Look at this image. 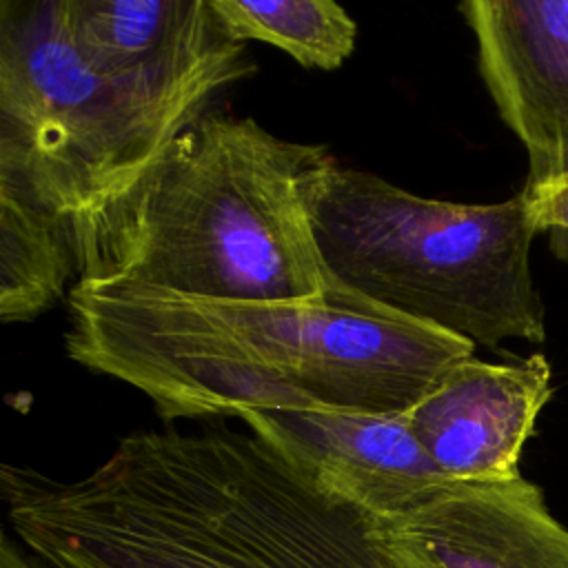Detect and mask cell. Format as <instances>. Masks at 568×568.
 Masks as SVG:
<instances>
[{"mask_svg":"<svg viewBox=\"0 0 568 568\" xmlns=\"http://www.w3.org/2000/svg\"><path fill=\"white\" fill-rule=\"evenodd\" d=\"M479 71L528 155L526 186L568 175V0H462Z\"/></svg>","mask_w":568,"mask_h":568,"instance_id":"52a82bcc","label":"cell"},{"mask_svg":"<svg viewBox=\"0 0 568 568\" xmlns=\"http://www.w3.org/2000/svg\"><path fill=\"white\" fill-rule=\"evenodd\" d=\"M0 568H47V566L38 557H33L11 532L2 530Z\"/></svg>","mask_w":568,"mask_h":568,"instance_id":"5bb4252c","label":"cell"},{"mask_svg":"<svg viewBox=\"0 0 568 568\" xmlns=\"http://www.w3.org/2000/svg\"><path fill=\"white\" fill-rule=\"evenodd\" d=\"M242 422L371 517L395 515L446 481L410 433L404 410H264Z\"/></svg>","mask_w":568,"mask_h":568,"instance_id":"9c48e42d","label":"cell"},{"mask_svg":"<svg viewBox=\"0 0 568 568\" xmlns=\"http://www.w3.org/2000/svg\"><path fill=\"white\" fill-rule=\"evenodd\" d=\"M306 206L333 282L488 348L544 342L530 271L539 229L524 189L504 202L462 204L333 162L313 178Z\"/></svg>","mask_w":568,"mask_h":568,"instance_id":"277c9868","label":"cell"},{"mask_svg":"<svg viewBox=\"0 0 568 568\" xmlns=\"http://www.w3.org/2000/svg\"><path fill=\"white\" fill-rule=\"evenodd\" d=\"M326 146L275 138L251 118L204 113L84 222L69 226L78 282L206 300H306L333 277L308 186Z\"/></svg>","mask_w":568,"mask_h":568,"instance_id":"3957f363","label":"cell"},{"mask_svg":"<svg viewBox=\"0 0 568 568\" xmlns=\"http://www.w3.org/2000/svg\"><path fill=\"white\" fill-rule=\"evenodd\" d=\"M78 275L67 222L9 180H0V320L31 322Z\"/></svg>","mask_w":568,"mask_h":568,"instance_id":"8fae6325","label":"cell"},{"mask_svg":"<svg viewBox=\"0 0 568 568\" xmlns=\"http://www.w3.org/2000/svg\"><path fill=\"white\" fill-rule=\"evenodd\" d=\"M16 539L47 568H402L371 517L253 430H135L89 475L4 462Z\"/></svg>","mask_w":568,"mask_h":568,"instance_id":"7a4b0ae2","label":"cell"},{"mask_svg":"<svg viewBox=\"0 0 568 568\" xmlns=\"http://www.w3.org/2000/svg\"><path fill=\"white\" fill-rule=\"evenodd\" d=\"M67 355L166 422L264 410L402 413L475 344L337 282L306 300H206L75 282Z\"/></svg>","mask_w":568,"mask_h":568,"instance_id":"6da1fadb","label":"cell"},{"mask_svg":"<svg viewBox=\"0 0 568 568\" xmlns=\"http://www.w3.org/2000/svg\"><path fill=\"white\" fill-rule=\"evenodd\" d=\"M552 395L541 353L493 364L466 357L444 371L404 415L446 481H497L519 475L524 444Z\"/></svg>","mask_w":568,"mask_h":568,"instance_id":"ba28073f","label":"cell"},{"mask_svg":"<svg viewBox=\"0 0 568 568\" xmlns=\"http://www.w3.org/2000/svg\"><path fill=\"white\" fill-rule=\"evenodd\" d=\"M229 84L106 73L67 38L51 0H0V180L75 226Z\"/></svg>","mask_w":568,"mask_h":568,"instance_id":"5b68a950","label":"cell"},{"mask_svg":"<svg viewBox=\"0 0 568 568\" xmlns=\"http://www.w3.org/2000/svg\"><path fill=\"white\" fill-rule=\"evenodd\" d=\"M528 211L539 231L555 229L568 233V175L539 186H526Z\"/></svg>","mask_w":568,"mask_h":568,"instance_id":"4fadbf2b","label":"cell"},{"mask_svg":"<svg viewBox=\"0 0 568 568\" xmlns=\"http://www.w3.org/2000/svg\"><path fill=\"white\" fill-rule=\"evenodd\" d=\"M371 521L402 568H568V528L521 473L444 481L408 508Z\"/></svg>","mask_w":568,"mask_h":568,"instance_id":"8992f818","label":"cell"},{"mask_svg":"<svg viewBox=\"0 0 568 568\" xmlns=\"http://www.w3.org/2000/svg\"><path fill=\"white\" fill-rule=\"evenodd\" d=\"M233 42H264L308 69H339L355 51V20L335 0H206Z\"/></svg>","mask_w":568,"mask_h":568,"instance_id":"7c38bea8","label":"cell"},{"mask_svg":"<svg viewBox=\"0 0 568 568\" xmlns=\"http://www.w3.org/2000/svg\"><path fill=\"white\" fill-rule=\"evenodd\" d=\"M51 7L75 49L113 75L237 82L255 71L206 0H51Z\"/></svg>","mask_w":568,"mask_h":568,"instance_id":"30bf717a","label":"cell"}]
</instances>
